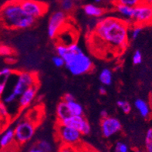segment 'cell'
I'll list each match as a JSON object with an SVG mask.
<instances>
[{
    "instance_id": "obj_1",
    "label": "cell",
    "mask_w": 152,
    "mask_h": 152,
    "mask_svg": "<svg viewBox=\"0 0 152 152\" xmlns=\"http://www.w3.org/2000/svg\"><path fill=\"white\" fill-rule=\"evenodd\" d=\"M129 23L121 18H104L97 21L92 35L101 44L120 55L129 45Z\"/></svg>"
},
{
    "instance_id": "obj_16",
    "label": "cell",
    "mask_w": 152,
    "mask_h": 152,
    "mask_svg": "<svg viewBox=\"0 0 152 152\" xmlns=\"http://www.w3.org/2000/svg\"><path fill=\"white\" fill-rule=\"evenodd\" d=\"M56 115H57L58 121H62L63 119L70 116L67 102H65L62 99L58 102L57 107H56Z\"/></svg>"
},
{
    "instance_id": "obj_33",
    "label": "cell",
    "mask_w": 152,
    "mask_h": 152,
    "mask_svg": "<svg viewBox=\"0 0 152 152\" xmlns=\"http://www.w3.org/2000/svg\"><path fill=\"white\" fill-rule=\"evenodd\" d=\"M9 117V111L3 102H0V118H7Z\"/></svg>"
},
{
    "instance_id": "obj_23",
    "label": "cell",
    "mask_w": 152,
    "mask_h": 152,
    "mask_svg": "<svg viewBox=\"0 0 152 152\" xmlns=\"http://www.w3.org/2000/svg\"><path fill=\"white\" fill-rule=\"evenodd\" d=\"M146 152H152V128L149 129L145 135Z\"/></svg>"
},
{
    "instance_id": "obj_2",
    "label": "cell",
    "mask_w": 152,
    "mask_h": 152,
    "mask_svg": "<svg viewBox=\"0 0 152 152\" xmlns=\"http://www.w3.org/2000/svg\"><path fill=\"white\" fill-rule=\"evenodd\" d=\"M36 19L30 17L22 9L20 0H10L0 9V23L5 27L23 30L31 27Z\"/></svg>"
},
{
    "instance_id": "obj_41",
    "label": "cell",
    "mask_w": 152,
    "mask_h": 152,
    "mask_svg": "<svg viewBox=\"0 0 152 152\" xmlns=\"http://www.w3.org/2000/svg\"><path fill=\"white\" fill-rule=\"evenodd\" d=\"M142 2L144 4H146V5H151L152 6V0H142Z\"/></svg>"
},
{
    "instance_id": "obj_39",
    "label": "cell",
    "mask_w": 152,
    "mask_h": 152,
    "mask_svg": "<svg viewBox=\"0 0 152 152\" xmlns=\"http://www.w3.org/2000/svg\"><path fill=\"white\" fill-rule=\"evenodd\" d=\"M99 92L100 95H106V93H107V90H106V89L104 88V86H100L99 88Z\"/></svg>"
},
{
    "instance_id": "obj_32",
    "label": "cell",
    "mask_w": 152,
    "mask_h": 152,
    "mask_svg": "<svg viewBox=\"0 0 152 152\" xmlns=\"http://www.w3.org/2000/svg\"><path fill=\"white\" fill-rule=\"evenodd\" d=\"M142 61V55L139 50H136L132 55V63L135 65L140 64Z\"/></svg>"
},
{
    "instance_id": "obj_20",
    "label": "cell",
    "mask_w": 152,
    "mask_h": 152,
    "mask_svg": "<svg viewBox=\"0 0 152 152\" xmlns=\"http://www.w3.org/2000/svg\"><path fill=\"white\" fill-rule=\"evenodd\" d=\"M61 11L65 13H70L75 8V0H60Z\"/></svg>"
},
{
    "instance_id": "obj_44",
    "label": "cell",
    "mask_w": 152,
    "mask_h": 152,
    "mask_svg": "<svg viewBox=\"0 0 152 152\" xmlns=\"http://www.w3.org/2000/svg\"><path fill=\"white\" fill-rule=\"evenodd\" d=\"M75 1H79V2H80V1H83V0H75Z\"/></svg>"
},
{
    "instance_id": "obj_21",
    "label": "cell",
    "mask_w": 152,
    "mask_h": 152,
    "mask_svg": "<svg viewBox=\"0 0 152 152\" xmlns=\"http://www.w3.org/2000/svg\"><path fill=\"white\" fill-rule=\"evenodd\" d=\"M36 145L43 152H52V150H53V148H52L51 143L47 140L39 141Z\"/></svg>"
},
{
    "instance_id": "obj_17",
    "label": "cell",
    "mask_w": 152,
    "mask_h": 152,
    "mask_svg": "<svg viewBox=\"0 0 152 152\" xmlns=\"http://www.w3.org/2000/svg\"><path fill=\"white\" fill-rule=\"evenodd\" d=\"M115 9L119 13L122 15L127 20H132L133 17L134 7L122 4H115Z\"/></svg>"
},
{
    "instance_id": "obj_13",
    "label": "cell",
    "mask_w": 152,
    "mask_h": 152,
    "mask_svg": "<svg viewBox=\"0 0 152 152\" xmlns=\"http://www.w3.org/2000/svg\"><path fill=\"white\" fill-rule=\"evenodd\" d=\"M15 142V129L9 127L0 135V148H4L12 145Z\"/></svg>"
},
{
    "instance_id": "obj_31",
    "label": "cell",
    "mask_w": 152,
    "mask_h": 152,
    "mask_svg": "<svg viewBox=\"0 0 152 152\" xmlns=\"http://www.w3.org/2000/svg\"><path fill=\"white\" fill-rule=\"evenodd\" d=\"M52 63H53L54 65L56 67H62L64 66V60L62 57L59 56V55H55L52 58Z\"/></svg>"
},
{
    "instance_id": "obj_19",
    "label": "cell",
    "mask_w": 152,
    "mask_h": 152,
    "mask_svg": "<svg viewBox=\"0 0 152 152\" xmlns=\"http://www.w3.org/2000/svg\"><path fill=\"white\" fill-rule=\"evenodd\" d=\"M99 79L103 86H110L113 80L111 70L109 68H104L99 74Z\"/></svg>"
},
{
    "instance_id": "obj_24",
    "label": "cell",
    "mask_w": 152,
    "mask_h": 152,
    "mask_svg": "<svg viewBox=\"0 0 152 152\" xmlns=\"http://www.w3.org/2000/svg\"><path fill=\"white\" fill-rule=\"evenodd\" d=\"M114 4H122L131 7H135L142 3V0H114Z\"/></svg>"
},
{
    "instance_id": "obj_38",
    "label": "cell",
    "mask_w": 152,
    "mask_h": 152,
    "mask_svg": "<svg viewBox=\"0 0 152 152\" xmlns=\"http://www.w3.org/2000/svg\"><path fill=\"white\" fill-rule=\"evenodd\" d=\"M27 152H43V151H42L41 149L39 148L37 146V145H35L32 146V147L29 149V151Z\"/></svg>"
},
{
    "instance_id": "obj_43",
    "label": "cell",
    "mask_w": 152,
    "mask_h": 152,
    "mask_svg": "<svg viewBox=\"0 0 152 152\" xmlns=\"http://www.w3.org/2000/svg\"><path fill=\"white\" fill-rule=\"evenodd\" d=\"M133 152H143V151H139V150H136V151H134ZM146 152V151H145Z\"/></svg>"
},
{
    "instance_id": "obj_37",
    "label": "cell",
    "mask_w": 152,
    "mask_h": 152,
    "mask_svg": "<svg viewBox=\"0 0 152 152\" xmlns=\"http://www.w3.org/2000/svg\"><path fill=\"white\" fill-rule=\"evenodd\" d=\"M62 100L64 101L65 102H71V101L75 100V98H74V96L72 95V94L66 93L64 95L63 98H62Z\"/></svg>"
},
{
    "instance_id": "obj_14",
    "label": "cell",
    "mask_w": 152,
    "mask_h": 152,
    "mask_svg": "<svg viewBox=\"0 0 152 152\" xmlns=\"http://www.w3.org/2000/svg\"><path fill=\"white\" fill-rule=\"evenodd\" d=\"M83 12L89 17L100 18L104 13V10L97 5L87 4L83 6Z\"/></svg>"
},
{
    "instance_id": "obj_11",
    "label": "cell",
    "mask_w": 152,
    "mask_h": 152,
    "mask_svg": "<svg viewBox=\"0 0 152 152\" xmlns=\"http://www.w3.org/2000/svg\"><path fill=\"white\" fill-rule=\"evenodd\" d=\"M102 135L105 138H110L119 132L122 129V124L118 119L107 117L102 119L100 123Z\"/></svg>"
},
{
    "instance_id": "obj_34",
    "label": "cell",
    "mask_w": 152,
    "mask_h": 152,
    "mask_svg": "<svg viewBox=\"0 0 152 152\" xmlns=\"http://www.w3.org/2000/svg\"><path fill=\"white\" fill-rule=\"evenodd\" d=\"M18 145L16 142L12 145L9 146L7 148H0V152H19Z\"/></svg>"
},
{
    "instance_id": "obj_28",
    "label": "cell",
    "mask_w": 152,
    "mask_h": 152,
    "mask_svg": "<svg viewBox=\"0 0 152 152\" xmlns=\"http://www.w3.org/2000/svg\"><path fill=\"white\" fill-rule=\"evenodd\" d=\"M12 74H13V70L10 67H3L0 70V80L3 79L9 80Z\"/></svg>"
},
{
    "instance_id": "obj_6",
    "label": "cell",
    "mask_w": 152,
    "mask_h": 152,
    "mask_svg": "<svg viewBox=\"0 0 152 152\" xmlns=\"http://www.w3.org/2000/svg\"><path fill=\"white\" fill-rule=\"evenodd\" d=\"M38 77L33 72L22 71L18 74L17 80L15 82L12 92L19 97L29 87L38 84Z\"/></svg>"
},
{
    "instance_id": "obj_25",
    "label": "cell",
    "mask_w": 152,
    "mask_h": 152,
    "mask_svg": "<svg viewBox=\"0 0 152 152\" xmlns=\"http://www.w3.org/2000/svg\"><path fill=\"white\" fill-rule=\"evenodd\" d=\"M15 53L12 47L6 45H0V55L2 56H10Z\"/></svg>"
},
{
    "instance_id": "obj_35",
    "label": "cell",
    "mask_w": 152,
    "mask_h": 152,
    "mask_svg": "<svg viewBox=\"0 0 152 152\" xmlns=\"http://www.w3.org/2000/svg\"><path fill=\"white\" fill-rule=\"evenodd\" d=\"M77 147L78 152H96L92 148H89V146L83 147V145L81 143H80L78 145H77Z\"/></svg>"
},
{
    "instance_id": "obj_7",
    "label": "cell",
    "mask_w": 152,
    "mask_h": 152,
    "mask_svg": "<svg viewBox=\"0 0 152 152\" xmlns=\"http://www.w3.org/2000/svg\"><path fill=\"white\" fill-rule=\"evenodd\" d=\"M20 3L24 12L36 20L44 16L49 9L45 2L38 0H20Z\"/></svg>"
},
{
    "instance_id": "obj_29",
    "label": "cell",
    "mask_w": 152,
    "mask_h": 152,
    "mask_svg": "<svg viewBox=\"0 0 152 152\" xmlns=\"http://www.w3.org/2000/svg\"><path fill=\"white\" fill-rule=\"evenodd\" d=\"M114 152H129V148L126 144L118 142L114 147Z\"/></svg>"
},
{
    "instance_id": "obj_40",
    "label": "cell",
    "mask_w": 152,
    "mask_h": 152,
    "mask_svg": "<svg viewBox=\"0 0 152 152\" xmlns=\"http://www.w3.org/2000/svg\"><path fill=\"white\" fill-rule=\"evenodd\" d=\"M100 116L102 117V119L106 118V117H108V114H107V111L106 110H102L100 113Z\"/></svg>"
},
{
    "instance_id": "obj_42",
    "label": "cell",
    "mask_w": 152,
    "mask_h": 152,
    "mask_svg": "<svg viewBox=\"0 0 152 152\" xmlns=\"http://www.w3.org/2000/svg\"><path fill=\"white\" fill-rule=\"evenodd\" d=\"M95 1V2H96V3H99V2H102V0H94Z\"/></svg>"
},
{
    "instance_id": "obj_4",
    "label": "cell",
    "mask_w": 152,
    "mask_h": 152,
    "mask_svg": "<svg viewBox=\"0 0 152 152\" xmlns=\"http://www.w3.org/2000/svg\"><path fill=\"white\" fill-rule=\"evenodd\" d=\"M36 126L29 118L22 119L15 128V142L20 146L29 142L35 134Z\"/></svg>"
},
{
    "instance_id": "obj_36",
    "label": "cell",
    "mask_w": 152,
    "mask_h": 152,
    "mask_svg": "<svg viewBox=\"0 0 152 152\" xmlns=\"http://www.w3.org/2000/svg\"><path fill=\"white\" fill-rule=\"evenodd\" d=\"M8 80H7V79H3V80H0V97L2 96L4 91H5Z\"/></svg>"
},
{
    "instance_id": "obj_26",
    "label": "cell",
    "mask_w": 152,
    "mask_h": 152,
    "mask_svg": "<svg viewBox=\"0 0 152 152\" xmlns=\"http://www.w3.org/2000/svg\"><path fill=\"white\" fill-rule=\"evenodd\" d=\"M58 152H78V151H77V147L75 145L61 144Z\"/></svg>"
},
{
    "instance_id": "obj_9",
    "label": "cell",
    "mask_w": 152,
    "mask_h": 152,
    "mask_svg": "<svg viewBox=\"0 0 152 152\" xmlns=\"http://www.w3.org/2000/svg\"><path fill=\"white\" fill-rule=\"evenodd\" d=\"M58 123L74 128V129L80 131V133L84 135H89L91 132L90 124L86 119L83 117V115H70L66 118L63 119L62 121H58Z\"/></svg>"
},
{
    "instance_id": "obj_8",
    "label": "cell",
    "mask_w": 152,
    "mask_h": 152,
    "mask_svg": "<svg viewBox=\"0 0 152 152\" xmlns=\"http://www.w3.org/2000/svg\"><path fill=\"white\" fill-rule=\"evenodd\" d=\"M67 19V13L61 10L56 11L52 14L49 20L47 29L48 36L51 39H55L60 34L62 28L64 27Z\"/></svg>"
},
{
    "instance_id": "obj_10",
    "label": "cell",
    "mask_w": 152,
    "mask_h": 152,
    "mask_svg": "<svg viewBox=\"0 0 152 152\" xmlns=\"http://www.w3.org/2000/svg\"><path fill=\"white\" fill-rule=\"evenodd\" d=\"M133 20L135 25H145L152 23V6L144 3L134 7Z\"/></svg>"
},
{
    "instance_id": "obj_15",
    "label": "cell",
    "mask_w": 152,
    "mask_h": 152,
    "mask_svg": "<svg viewBox=\"0 0 152 152\" xmlns=\"http://www.w3.org/2000/svg\"><path fill=\"white\" fill-rule=\"evenodd\" d=\"M134 106L139 110V114L142 117L146 118L150 115V107L147 102L143 99H136L134 102Z\"/></svg>"
},
{
    "instance_id": "obj_12",
    "label": "cell",
    "mask_w": 152,
    "mask_h": 152,
    "mask_svg": "<svg viewBox=\"0 0 152 152\" xmlns=\"http://www.w3.org/2000/svg\"><path fill=\"white\" fill-rule=\"evenodd\" d=\"M39 85L33 86L26 89L18 97V104L20 108H25L34 101L37 94Z\"/></svg>"
},
{
    "instance_id": "obj_18",
    "label": "cell",
    "mask_w": 152,
    "mask_h": 152,
    "mask_svg": "<svg viewBox=\"0 0 152 152\" xmlns=\"http://www.w3.org/2000/svg\"><path fill=\"white\" fill-rule=\"evenodd\" d=\"M67 104L70 115H83V107L80 104L78 103L76 100L67 102Z\"/></svg>"
},
{
    "instance_id": "obj_3",
    "label": "cell",
    "mask_w": 152,
    "mask_h": 152,
    "mask_svg": "<svg viewBox=\"0 0 152 152\" xmlns=\"http://www.w3.org/2000/svg\"><path fill=\"white\" fill-rule=\"evenodd\" d=\"M62 58L64 60L66 68L74 76L85 74L93 68L90 58L83 52L76 42L67 45V52Z\"/></svg>"
},
{
    "instance_id": "obj_22",
    "label": "cell",
    "mask_w": 152,
    "mask_h": 152,
    "mask_svg": "<svg viewBox=\"0 0 152 152\" xmlns=\"http://www.w3.org/2000/svg\"><path fill=\"white\" fill-rule=\"evenodd\" d=\"M117 105L119 108L121 109L124 114H128L130 113L131 110H132V107L131 104L126 101L124 100H118L117 102Z\"/></svg>"
},
{
    "instance_id": "obj_27",
    "label": "cell",
    "mask_w": 152,
    "mask_h": 152,
    "mask_svg": "<svg viewBox=\"0 0 152 152\" xmlns=\"http://www.w3.org/2000/svg\"><path fill=\"white\" fill-rule=\"evenodd\" d=\"M143 30V26L142 25H135L132 29L130 33V38L132 40H135L140 35L141 32Z\"/></svg>"
},
{
    "instance_id": "obj_5",
    "label": "cell",
    "mask_w": 152,
    "mask_h": 152,
    "mask_svg": "<svg viewBox=\"0 0 152 152\" xmlns=\"http://www.w3.org/2000/svg\"><path fill=\"white\" fill-rule=\"evenodd\" d=\"M55 132L56 137L61 144L77 146L80 143L82 134L74 128L57 123Z\"/></svg>"
},
{
    "instance_id": "obj_30",
    "label": "cell",
    "mask_w": 152,
    "mask_h": 152,
    "mask_svg": "<svg viewBox=\"0 0 152 152\" xmlns=\"http://www.w3.org/2000/svg\"><path fill=\"white\" fill-rule=\"evenodd\" d=\"M18 96L14 93L13 92H12L11 93L8 94L5 96V97L2 99V102L5 104H12V102H15V101L17 100L18 99Z\"/></svg>"
},
{
    "instance_id": "obj_45",
    "label": "cell",
    "mask_w": 152,
    "mask_h": 152,
    "mask_svg": "<svg viewBox=\"0 0 152 152\" xmlns=\"http://www.w3.org/2000/svg\"><path fill=\"white\" fill-rule=\"evenodd\" d=\"M0 129H1V128H0Z\"/></svg>"
}]
</instances>
